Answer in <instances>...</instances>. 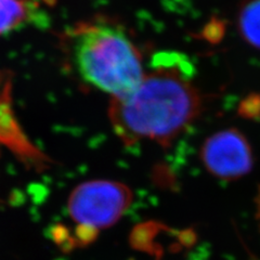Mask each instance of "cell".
Here are the masks:
<instances>
[{
	"mask_svg": "<svg viewBox=\"0 0 260 260\" xmlns=\"http://www.w3.org/2000/svg\"><path fill=\"white\" fill-rule=\"evenodd\" d=\"M256 214H257V219H258L259 224H260V188H259L257 198H256Z\"/></svg>",
	"mask_w": 260,
	"mask_h": 260,
	"instance_id": "7",
	"label": "cell"
},
{
	"mask_svg": "<svg viewBox=\"0 0 260 260\" xmlns=\"http://www.w3.org/2000/svg\"><path fill=\"white\" fill-rule=\"evenodd\" d=\"M202 108V94L185 71L162 63L145 74L134 91L113 99L109 115L124 143L169 146L200 116Z\"/></svg>",
	"mask_w": 260,
	"mask_h": 260,
	"instance_id": "1",
	"label": "cell"
},
{
	"mask_svg": "<svg viewBox=\"0 0 260 260\" xmlns=\"http://www.w3.org/2000/svg\"><path fill=\"white\" fill-rule=\"evenodd\" d=\"M200 157L210 175L226 181L246 176L254 165L253 150L247 138L235 128L209 136L202 144Z\"/></svg>",
	"mask_w": 260,
	"mask_h": 260,
	"instance_id": "4",
	"label": "cell"
},
{
	"mask_svg": "<svg viewBox=\"0 0 260 260\" xmlns=\"http://www.w3.org/2000/svg\"><path fill=\"white\" fill-rule=\"evenodd\" d=\"M132 202L133 192L126 184L95 180L81 183L72 192L69 211L80 226L96 231L115 224Z\"/></svg>",
	"mask_w": 260,
	"mask_h": 260,
	"instance_id": "3",
	"label": "cell"
},
{
	"mask_svg": "<svg viewBox=\"0 0 260 260\" xmlns=\"http://www.w3.org/2000/svg\"><path fill=\"white\" fill-rule=\"evenodd\" d=\"M28 8L25 0H0V36L22 25L28 16Z\"/></svg>",
	"mask_w": 260,
	"mask_h": 260,
	"instance_id": "6",
	"label": "cell"
},
{
	"mask_svg": "<svg viewBox=\"0 0 260 260\" xmlns=\"http://www.w3.org/2000/svg\"><path fill=\"white\" fill-rule=\"evenodd\" d=\"M237 28L244 42L260 50V0H242L237 11Z\"/></svg>",
	"mask_w": 260,
	"mask_h": 260,
	"instance_id": "5",
	"label": "cell"
},
{
	"mask_svg": "<svg viewBox=\"0 0 260 260\" xmlns=\"http://www.w3.org/2000/svg\"><path fill=\"white\" fill-rule=\"evenodd\" d=\"M72 64L88 86L117 99L141 84L142 55L124 28L105 20L79 23L69 34Z\"/></svg>",
	"mask_w": 260,
	"mask_h": 260,
	"instance_id": "2",
	"label": "cell"
}]
</instances>
